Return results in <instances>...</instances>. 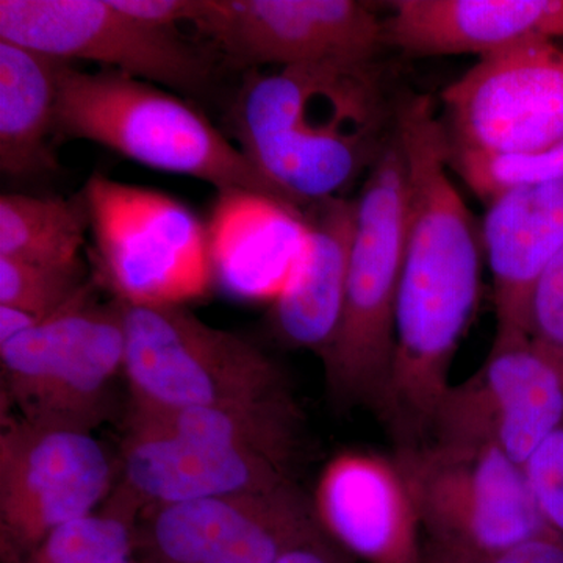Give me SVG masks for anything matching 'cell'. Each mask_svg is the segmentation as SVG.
<instances>
[{"label":"cell","instance_id":"11","mask_svg":"<svg viewBox=\"0 0 563 563\" xmlns=\"http://www.w3.org/2000/svg\"><path fill=\"white\" fill-rule=\"evenodd\" d=\"M440 103L450 152L528 154L561 143V40H529L479 58L444 88Z\"/></svg>","mask_w":563,"mask_h":563},{"label":"cell","instance_id":"14","mask_svg":"<svg viewBox=\"0 0 563 563\" xmlns=\"http://www.w3.org/2000/svg\"><path fill=\"white\" fill-rule=\"evenodd\" d=\"M322 532L365 563H422L421 523L395 457L346 451L322 470L312 499Z\"/></svg>","mask_w":563,"mask_h":563},{"label":"cell","instance_id":"12","mask_svg":"<svg viewBox=\"0 0 563 563\" xmlns=\"http://www.w3.org/2000/svg\"><path fill=\"white\" fill-rule=\"evenodd\" d=\"M191 25L233 69L376 63L387 51L384 18L357 0H201Z\"/></svg>","mask_w":563,"mask_h":563},{"label":"cell","instance_id":"27","mask_svg":"<svg viewBox=\"0 0 563 563\" xmlns=\"http://www.w3.org/2000/svg\"><path fill=\"white\" fill-rule=\"evenodd\" d=\"M533 503L563 539V420L523 463Z\"/></svg>","mask_w":563,"mask_h":563},{"label":"cell","instance_id":"25","mask_svg":"<svg viewBox=\"0 0 563 563\" xmlns=\"http://www.w3.org/2000/svg\"><path fill=\"white\" fill-rule=\"evenodd\" d=\"M92 287L81 258L43 265L0 257V306L24 310L40 322L60 313Z\"/></svg>","mask_w":563,"mask_h":563},{"label":"cell","instance_id":"30","mask_svg":"<svg viewBox=\"0 0 563 563\" xmlns=\"http://www.w3.org/2000/svg\"><path fill=\"white\" fill-rule=\"evenodd\" d=\"M111 3L135 20L174 29H179L180 22L191 24L201 9V0H111Z\"/></svg>","mask_w":563,"mask_h":563},{"label":"cell","instance_id":"10","mask_svg":"<svg viewBox=\"0 0 563 563\" xmlns=\"http://www.w3.org/2000/svg\"><path fill=\"white\" fill-rule=\"evenodd\" d=\"M117 466L92 432L10 418L0 431V544L25 563L52 532L99 512Z\"/></svg>","mask_w":563,"mask_h":563},{"label":"cell","instance_id":"19","mask_svg":"<svg viewBox=\"0 0 563 563\" xmlns=\"http://www.w3.org/2000/svg\"><path fill=\"white\" fill-rule=\"evenodd\" d=\"M302 214L251 195H224L210 236L213 279L235 298L274 299L290 279L302 242L280 246L302 233Z\"/></svg>","mask_w":563,"mask_h":563},{"label":"cell","instance_id":"1","mask_svg":"<svg viewBox=\"0 0 563 563\" xmlns=\"http://www.w3.org/2000/svg\"><path fill=\"white\" fill-rule=\"evenodd\" d=\"M398 133L409 168V231L390 377L374 412L395 453L428 443L479 303L485 262L481 222L451 177L442 122L429 96L404 95Z\"/></svg>","mask_w":563,"mask_h":563},{"label":"cell","instance_id":"32","mask_svg":"<svg viewBox=\"0 0 563 563\" xmlns=\"http://www.w3.org/2000/svg\"><path fill=\"white\" fill-rule=\"evenodd\" d=\"M136 563H139V561H136Z\"/></svg>","mask_w":563,"mask_h":563},{"label":"cell","instance_id":"6","mask_svg":"<svg viewBox=\"0 0 563 563\" xmlns=\"http://www.w3.org/2000/svg\"><path fill=\"white\" fill-rule=\"evenodd\" d=\"M124 358L122 302L99 301L92 287L60 313L0 344L3 398L24 420L92 432L113 409Z\"/></svg>","mask_w":563,"mask_h":563},{"label":"cell","instance_id":"3","mask_svg":"<svg viewBox=\"0 0 563 563\" xmlns=\"http://www.w3.org/2000/svg\"><path fill=\"white\" fill-rule=\"evenodd\" d=\"M101 144L155 172L213 185L224 195H251L290 209L272 181L177 92L101 68L66 63L58 79L55 141Z\"/></svg>","mask_w":563,"mask_h":563},{"label":"cell","instance_id":"4","mask_svg":"<svg viewBox=\"0 0 563 563\" xmlns=\"http://www.w3.org/2000/svg\"><path fill=\"white\" fill-rule=\"evenodd\" d=\"M355 202L342 320L321 358L329 398L339 409L376 412L390 377L396 303L409 231V168L396 131Z\"/></svg>","mask_w":563,"mask_h":563},{"label":"cell","instance_id":"16","mask_svg":"<svg viewBox=\"0 0 563 563\" xmlns=\"http://www.w3.org/2000/svg\"><path fill=\"white\" fill-rule=\"evenodd\" d=\"M387 49L406 57L487 55L525 41L563 38V0H393Z\"/></svg>","mask_w":563,"mask_h":563},{"label":"cell","instance_id":"13","mask_svg":"<svg viewBox=\"0 0 563 563\" xmlns=\"http://www.w3.org/2000/svg\"><path fill=\"white\" fill-rule=\"evenodd\" d=\"M563 420V376L528 333L495 335L483 365L453 384L428 442L487 444L523 466Z\"/></svg>","mask_w":563,"mask_h":563},{"label":"cell","instance_id":"22","mask_svg":"<svg viewBox=\"0 0 563 563\" xmlns=\"http://www.w3.org/2000/svg\"><path fill=\"white\" fill-rule=\"evenodd\" d=\"M296 487L152 507L135 528L136 547H144L139 563H211Z\"/></svg>","mask_w":563,"mask_h":563},{"label":"cell","instance_id":"23","mask_svg":"<svg viewBox=\"0 0 563 563\" xmlns=\"http://www.w3.org/2000/svg\"><path fill=\"white\" fill-rule=\"evenodd\" d=\"M90 213L84 192L77 199L2 195L0 257L65 265L80 261Z\"/></svg>","mask_w":563,"mask_h":563},{"label":"cell","instance_id":"28","mask_svg":"<svg viewBox=\"0 0 563 563\" xmlns=\"http://www.w3.org/2000/svg\"><path fill=\"white\" fill-rule=\"evenodd\" d=\"M526 332L563 376V251L533 288Z\"/></svg>","mask_w":563,"mask_h":563},{"label":"cell","instance_id":"24","mask_svg":"<svg viewBox=\"0 0 563 563\" xmlns=\"http://www.w3.org/2000/svg\"><path fill=\"white\" fill-rule=\"evenodd\" d=\"M135 550V515L109 501L52 532L25 563H136Z\"/></svg>","mask_w":563,"mask_h":563},{"label":"cell","instance_id":"2","mask_svg":"<svg viewBox=\"0 0 563 563\" xmlns=\"http://www.w3.org/2000/svg\"><path fill=\"white\" fill-rule=\"evenodd\" d=\"M402 96L380 62L250 70L229 125L252 165L302 213L365 179L398 131Z\"/></svg>","mask_w":563,"mask_h":563},{"label":"cell","instance_id":"29","mask_svg":"<svg viewBox=\"0 0 563 563\" xmlns=\"http://www.w3.org/2000/svg\"><path fill=\"white\" fill-rule=\"evenodd\" d=\"M422 563H563V539L540 537L501 551H468L424 542Z\"/></svg>","mask_w":563,"mask_h":563},{"label":"cell","instance_id":"15","mask_svg":"<svg viewBox=\"0 0 563 563\" xmlns=\"http://www.w3.org/2000/svg\"><path fill=\"white\" fill-rule=\"evenodd\" d=\"M120 473V492L111 496L132 514L296 484L292 473L262 455L132 431L122 443Z\"/></svg>","mask_w":563,"mask_h":563},{"label":"cell","instance_id":"17","mask_svg":"<svg viewBox=\"0 0 563 563\" xmlns=\"http://www.w3.org/2000/svg\"><path fill=\"white\" fill-rule=\"evenodd\" d=\"M496 333H528L537 282L563 251V179L521 185L487 202L481 221Z\"/></svg>","mask_w":563,"mask_h":563},{"label":"cell","instance_id":"31","mask_svg":"<svg viewBox=\"0 0 563 563\" xmlns=\"http://www.w3.org/2000/svg\"><path fill=\"white\" fill-rule=\"evenodd\" d=\"M324 532L287 551L276 563H344Z\"/></svg>","mask_w":563,"mask_h":563},{"label":"cell","instance_id":"7","mask_svg":"<svg viewBox=\"0 0 563 563\" xmlns=\"http://www.w3.org/2000/svg\"><path fill=\"white\" fill-rule=\"evenodd\" d=\"M99 277L125 303H187L213 284L210 236L165 192L92 174L84 188Z\"/></svg>","mask_w":563,"mask_h":563},{"label":"cell","instance_id":"21","mask_svg":"<svg viewBox=\"0 0 563 563\" xmlns=\"http://www.w3.org/2000/svg\"><path fill=\"white\" fill-rule=\"evenodd\" d=\"M66 63L0 40V169L7 176L35 177L60 169L55 113Z\"/></svg>","mask_w":563,"mask_h":563},{"label":"cell","instance_id":"18","mask_svg":"<svg viewBox=\"0 0 563 563\" xmlns=\"http://www.w3.org/2000/svg\"><path fill=\"white\" fill-rule=\"evenodd\" d=\"M303 242L290 279L273 301L269 328L282 346L324 357L342 320L355 225L350 196L302 211Z\"/></svg>","mask_w":563,"mask_h":563},{"label":"cell","instance_id":"5","mask_svg":"<svg viewBox=\"0 0 563 563\" xmlns=\"http://www.w3.org/2000/svg\"><path fill=\"white\" fill-rule=\"evenodd\" d=\"M122 313L129 413H172L292 393L279 363L258 344L207 324L184 303L122 302Z\"/></svg>","mask_w":563,"mask_h":563},{"label":"cell","instance_id":"8","mask_svg":"<svg viewBox=\"0 0 563 563\" xmlns=\"http://www.w3.org/2000/svg\"><path fill=\"white\" fill-rule=\"evenodd\" d=\"M0 40L63 62H95L177 95L206 98L217 52L122 13L111 0H0Z\"/></svg>","mask_w":563,"mask_h":563},{"label":"cell","instance_id":"9","mask_svg":"<svg viewBox=\"0 0 563 563\" xmlns=\"http://www.w3.org/2000/svg\"><path fill=\"white\" fill-rule=\"evenodd\" d=\"M393 457L426 542L501 551L555 533L533 503L523 466L496 448L432 440Z\"/></svg>","mask_w":563,"mask_h":563},{"label":"cell","instance_id":"20","mask_svg":"<svg viewBox=\"0 0 563 563\" xmlns=\"http://www.w3.org/2000/svg\"><path fill=\"white\" fill-rule=\"evenodd\" d=\"M303 428L306 418L295 393L258 401L128 417V431L262 455L290 473L302 451Z\"/></svg>","mask_w":563,"mask_h":563},{"label":"cell","instance_id":"26","mask_svg":"<svg viewBox=\"0 0 563 563\" xmlns=\"http://www.w3.org/2000/svg\"><path fill=\"white\" fill-rule=\"evenodd\" d=\"M446 155L451 172L485 203L510 188L563 179V140L528 154H468L446 147Z\"/></svg>","mask_w":563,"mask_h":563}]
</instances>
